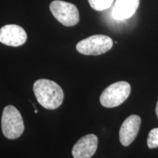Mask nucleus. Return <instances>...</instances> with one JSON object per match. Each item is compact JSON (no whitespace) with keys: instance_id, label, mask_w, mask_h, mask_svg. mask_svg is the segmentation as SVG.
Returning <instances> with one entry per match:
<instances>
[{"instance_id":"0eeeda50","label":"nucleus","mask_w":158,"mask_h":158,"mask_svg":"<svg viewBox=\"0 0 158 158\" xmlns=\"http://www.w3.org/2000/svg\"><path fill=\"white\" fill-rule=\"evenodd\" d=\"M98 145V136L94 134L83 136L72 149V155L74 158H91L95 154Z\"/></svg>"},{"instance_id":"423d86ee","label":"nucleus","mask_w":158,"mask_h":158,"mask_svg":"<svg viewBox=\"0 0 158 158\" xmlns=\"http://www.w3.org/2000/svg\"><path fill=\"white\" fill-rule=\"evenodd\" d=\"M27 40L24 29L19 25H5L0 29V43L13 47L21 46Z\"/></svg>"},{"instance_id":"f8f14e48","label":"nucleus","mask_w":158,"mask_h":158,"mask_svg":"<svg viewBox=\"0 0 158 158\" xmlns=\"http://www.w3.org/2000/svg\"><path fill=\"white\" fill-rule=\"evenodd\" d=\"M155 111H156V114H157V118H158V101H157V106H156V109H155Z\"/></svg>"},{"instance_id":"f03ea898","label":"nucleus","mask_w":158,"mask_h":158,"mask_svg":"<svg viewBox=\"0 0 158 158\" xmlns=\"http://www.w3.org/2000/svg\"><path fill=\"white\" fill-rule=\"evenodd\" d=\"M2 130L8 139H16L22 135L24 130L23 118L19 110L13 106L4 108L2 116Z\"/></svg>"},{"instance_id":"6e6552de","label":"nucleus","mask_w":158,"mask_h":158,"mask_svg":"<svg viewBox=\"0 0 158 158\" xmlns=\"http://www.w3.org/2000/svg\"><path fill=\"white\" fill-rule=\"evenodd\" d=\"M141 119L138 115H130L124 120L119 130V140L122 145L128 147L132 143L137 136Z\"/></svg>"},{"instance_id":"9d476101","label":"nucleus","mask_w":158,"mask_h":158,"mask_svg":"<svg viewBox=\"0 0 158 158\" xmlns=\"http://www.w3.org/2000/svg\"><path fill=\"white\" fill-rule=\"evenodd\" d=\"M92 9L97 11H102L111 6L114 0H88Z\"/></svg>"},{"instance_id":"7ed1b4c3","label":"nucleus","mask_w":158,"mask_h":158,"mask_svg":"<svg viewBox=\"0 0 158 158\" xmlns=\"http://www.w3.org/2000/svg\"><path fill=\"white\" fill-rule=\"evenodd\" d=\"M131 86L126 81H118L110 84L105 89L100 98L103 107L114 108L123 103L129 97Z\"/></svg>"},{"instance_id":"1a4fd4ad","label":"nucleus","mask_w":158,"mask_h":158,"mask_svg":"<svg viewBox=\"0 0 158 158\" xmlns=\"http://www.w3.org/2000/svg\"><path fill=\"white\" fill-rule=\"evenodd\" d=\"M140 0H116L112 16L116 20H125L135 14L139 6Z\"/></svg>"},{"instance_id":"f257e3e1","label":"nucleus","mask_w":158,"mask_h":158,"mask_svg":"<svg viewBox=\"0 0 158 158\" xmlns=\"http://www.w3.org/2000/svg\"><path fill=\"white\" fill-rule=\"evenodd\" d=\"M33 91L37 102L49 110L58 108L64 100V92L56 82L48 79H39L33 85Z\"/></svg>"},{"instance_id":"9b49d317","label":"nucleus","mask_w":158,"mask_h":158,"mask_svg":"<svg viewBox=\"0 0 158 158\" xmlns=\"http://www.w3.org/2000/svg\"><path fill=\"white\" fill-rule=\"evenodd\" d=\"M147 146L149 149L158 147V127L150 130L147 138Z\"/></svg>"},{"instance_id":"39448f33","label":"nucleus","mask_w":158,"mask_h":158,"mask_svg":"<svg viewBox=\"0 0 158 158\" xmlns=\"http://www.w3.org/2000/svg\"><path fill=\"white\" fill-rule=\"evenodd\" d=\"M50 10L55 19L65 27H73L80 21L78 10L73 4L55 0L51 3Z\"/></svg>"},{"instance_id":"20e7f679","label":"nucleus","mask_w":158,"mask_h":158,"mask_svg":"<svg viewBox=\"0 0 158 158\" xmlns=\"http://www.w3.org/2000/svg\"><path fill=\"white\" fill-rule=\"evenodd\" d=\"M113 46V40L110 37L103 35H95L79 41L76 50L84 55L98 56L105 54Z\"/></svg>"}]
</instances>
